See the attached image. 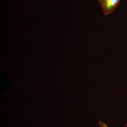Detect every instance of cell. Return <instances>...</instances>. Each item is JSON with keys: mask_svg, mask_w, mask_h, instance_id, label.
I'll return each mask as SVG.
<instances>
[{"mask_svg": "<svg viewBox=\"0 0 127 127\" xmlns=\"http://www.w3.org/2000/svg\"><path fill=\"white\" fill-rule=\"evenodd\" d=\"M98 123H99V127H108L107 125H106L104 123L102 122V121H99L98 122Z\"/></svg>", "mask_w": 127, "mask_h": 127, "instance_id": "2", "label": "cell"}, {"mask_svg": "<svg viewBox=\"0 0 127 127\" xmlns=\"http://www.w3.org/2000/svg\"><path fill=\"white\" fill-rule=\"evenodd\" d=\"M103 13L106 16L112 13L118 6L121 0H98Z\"/></svg>", "mask_w": 127, "mask_h": 127, "instance_id": "1", "label": "cell"}]
</instances>
